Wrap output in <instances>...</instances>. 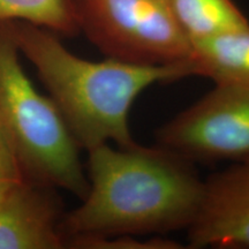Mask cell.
Wrapping results in <instances>:
<instances>
[{
    "mask_svg": "<svg viewBox=\"0 0 249 249\" xmlns=\"http://www.w3.org/2000/svg\"><path fill=\"white\" fill-rule=\"evenodd\" d=\"M87 152L88 193L62 218L66 248L81 239L187 230L195 220L204 181L191 160L136 142L127 147L105 143Z\"/></svg>",
    "mask_w": 249,
    "mask_h": 249,
    "instance_id": "1",
    "label": "cell"
},
{
    "mask_svg": "<svg viewBox=\"0 0 249 249\" xmlns=\"http://www.w3.org/2000/svg\"><path fill=\"white\" fill-rule=\"evenodd\" d=\"M20 53L35 68L81 149L135 143L128 116L140 93L156 83L192 76L187 64L149 66L107 58L93 61L71 53L57 34L13 22Z\"/></svg>",
    "mask_w": 249,
    "mask_h": 249,
    "instance_id": "2",
    "label": "cell"
},
{
    "mask_svg": "<svg viewBox=\"0 0 249 249\" xmlns=\"http://www.w3.org/2000/svg\"><path fill=\"white\" fill-rule=\"evenodd\" d=\"M20 54L13 22H0V124L27 178L82 200L89 181L81 148L54 102L28 77Z\"/></svg>",
    "mask_w": 249,
    "mask_h": 249,
    "instance_id": "3",
    "label": "cell"
},
{
    "mask_svg": "<svg viewBox=\"0 0 249 249\" xmlns=\"http://www.w3.org/2000/svg\"><path fill=\"white\" fill-rule=\"evenodd\" d=\"M80 33L107 58L149 66L187 64L191 42L169 0H74Z\"/></svg>",
    "mask_w": 249,
    "mask_h": 249,
    "instance_id": "4",
    "label": "cell"
},
{
    "mask_svg": "<svg viewBox=\"0 0 249 249\" xmlns=\"http://www.w3.org/2000/svg\"><path fill=\"white\" fill-rule=\"evenodd\" d=\"M156 138V145L191 161L249 160V85H214Z\"/></svg>",
    "mask_w": 249,
    "mask_h": 249,
    "instance_id": "5",
    "label": "cell"
},
{
    "mask_svg": "<svg viewBox=\"0 0 249 249\" xmlns=\"http://www.w3.org/2000/svg\"><path fill=\"white\" fill-rule=\"evenodd\" d=\"M187 231V247L249 248V160L205 180L201 208Z\"/></svg>",
    "mask_w": 249,
    "mask_h": 249,
    "instance_id": "6",
    "label": "cell"
},
{
    "mask_svg": "<svg viewBox=\"0 0 249 249\" xmlns=\"http://www.w3.org/2000/svg\"><path fill=\"white\" fill-rule=\"evenodd\" d=\"M51 187L27 177L0 188V249H61V205Z\"/></svg>",
    "mask_w": 249,
    "mask_h": 249,
    "instance_id": "7",
    "label": "cell"
},
{
    "mask_svg": "<svg viewBox=\"0 0 249 249\" xmlns=\"http://www.w3.org/2000/svg\"><path fill=\"white\" fill-rule=\"evenodd\" d=\"M186 62L192 76L214 85H249V28L191 43Z\"/></svg>",
    "mask_w": 249,
    "mask_h": 249,
    "instance_id": "8",
    "label": "cell"
},
{
    "mask_svg": "<svg viewBox=\"0 0 249 249\" xmlns=\"http://www.w3.org/2000/svg\"><path fill=\"white\" fill-rule=\"evenodd\" d=\"M177 23L189 42L249 28L233 0H169Z\"/></svg>",
    "mask_w": 249,
    "mask_h": 249,
    "instance_id": "9",
    "label": "cell"
},
{
    "mask_svg": "<svg viewBox=\"0 0 249 249\" xmlns=\"http://www.w3.org/2000/svg\"><path fill=\"white\" fill-rule=\"evenodd\" d=\"M0 22H26L62 36L80 33L74 0H0Z\"/></svg>",
    "mask_w": 249,
    "mask_h": 249,
    "instance_id": "10",
    "label": "cell"
},
{
    "mask_svg": "<svg viewBox=\"0 0 249 249\" xmlns=\"http://www.w3.org/2000/svg\"><path fill=\"white\" fill-rule=\"evenodd\" d=\"M68 248L75 249H180L185 248L179 242L165 238L147 239L140 235H118L107 238L81 239L71 242Z\"/></svg>",
    "mask_w": 249,
    "mask_h": 249,
    "instance_id": "11",
    "label": "cell"
},
{
    "mask_svg": "<svg viewBox=\"0 0 249 249\" xmlns=\"http://www.w3.org/2000/svg\"><path fill=\"white\" fill-rule=\"evenodd\" d=\"M24 177L17 151L0 124V188Z\"/></svg>",
    "mask_w": 249,
    "mask_h": 249,
    "instance_id": "12",
    "label": "cell"
}]
</instances>
